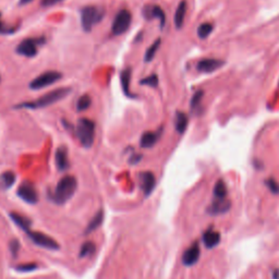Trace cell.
I'll return each mask as SVG.
<instances>
[{"label":"cell","mask_w":279,"mask_h":279,"mask_svg":"<svg viewBox=\"0 0 279 279\" xmlns=\"http://www.w3.org/2000/svg\"><path fill=\"white\" fill-rule=\"evenodd\" d=\"M71 92V88L68 87H60L57 88V90L51 91L49 93H46L45 95H43L42 97H39L38 99L35 101H29V103H24L21 104L17 107H23V108H28V109H38V108H44L47 107V106H50L52 104L57 103V101L61 100L65 98L66 96H68Z\"/></svg>","instance_id":"cell-1"},{"label":"cell","mask_w":279,"mask_h":279,"mask_svg":"<svg viewBox=\"0 0 279 279\" xmlns=\"http://www.w3.org/2000/svg\"><path fill=\"white\" fill-rule=\"evenodd\" d=\"M77 179L73 176H65L57 184L52 200L57 204H64L72 197L75 190H77Z\"/></svg>","instance_id":"cell-2"},{"label":"cell","mask_w":279,"mask_h":279,"mask_svg":"<svg viewBox=\"0 0 279 279\" xmlns=\"http://www.w3.org/2000/svg\"><path fill=\"white\" fill-rule=\"evenodd\" d=\"M77 138L83 148H91L95 140V123L87 118H81L77 125Z\"/></svg>","instance_id":"cell-3"},{"label":"cell","mask_w":279,"mask_h":279,"mask_svg":"<svg viewBox=\"0 0 279 279\" xmlns=\"http://www.w3.org/2000/svg\"><path fill=\"white\" fill-rule=\"evenodd\" d=\"M104 16L105 11L103 8L96 6L84 7L81 10V24L83 30L85 32H90L96 24L103 20Z\"/></svg>","instance_id":"cell-4"},{"label":"cell","mask_w":279,"mask_h":279,"mask_svg":"<svg viewBox=\"0 0 279 279\" xmlns=\"http://www.w3.org/2000/svg\"><path fill=\"white\" fill-rule=\"evenodd\" d=\"M61 78H63V74L60 72H57V71H47V72L39 74L33 81H31L30 88H32L34 91L42 90V88H45L47 86L52 85V84L56 82H58Z\"/></svg>","instance_id":"cell-5"},{"label":"cell","mask_w":279,"mask_h":279,"mask_svg":"<svg viewBox=\"0 0 279 279\" xmlns=\"http://www.w3.org/2000/svg\"><path fill=\"white\" fill-rule=\"evenodd\" d=\"M131 21H132V16L130 11L126 10V9L120 10L117 13L113 21V26H112L113 33L115 35H121L123 33H126L130 28Z\"/></svg>","instance_id":"cell-6"},{"label":"cell","mask_w":279,"mask_h":279,"mask_svg":"<svg viewBox=\"0 0 279 279\" xmlns=\"http://www.w3.org/2000/svg\"><path fill=\"white\" fill-rule=\"evenodd\" d=\"M43 41L38 38H26L16 46V52L21 56L33 58L37 55V47Z\"/></svg>","instance_id":"cell-7"},{"label":"cell","mask_w":279,"mask_h":279,"mask_svg":"<svg viewBox=\"0 0 279 279\" xmlns=\"http://www.w3.org/2000/svg\"><path fill=\"white\" fill-rule=\"evenodd\" d=\"M26 233L29 234V237L32 239L33 242L36 243V245L39 246L45 247V249H49V250L59 249L58 242L55 241L54 239L49 236H47V234L45 233H42L38 231H32V230H30V231H28Z\"/></svg>","instance_id":"cell-8"},{"label":"cell","mask_w":279,"mask_h":279,"mask_svg":"<svg viewBox=\"0 0 279 279\" xmlns=\"http://www.w3.org/2000/svg\"><path fill=\"white\" fill-rule=\"evenodd\" d=\"M17 196L26 203H30V204H35L38 200L36 189L30 182H24L20 185L19 189H17Z\"/></svg>","instance_id":"cell-9"},{"label":"cell","mask_w":279,"mask_h":279,"mask_svg":"<svg viewBox=\"0 0 279 279\" xmlns=\"http://www.w3.org/2000/svg\"><path fill=\"white\" fill-rule=\"evenodd\" d=\"M143 16H145V19L148 20H153V19H158L161 22V28H164L166 23V16L165 12H164L163 9L156 6V4H150V6H146L143 9Z\"/></svg>","instance_id":"cell-10"},{"label":"cell","mask_w":279,"mask_h":279,"mask_svg":"<svg viewBox=\"0 0 279 279\" xmlns=\"http://www.w3.org/2000/svg\"><path fill=\"white\" fill-rule=\"evenodd\" d=\"M200 255H201L200 245H198L197 242H194L191 246L188 247V249L184 251V253L182 255V263L185 266H192V265L196 264L198 259H200Z\"/></svg>","instance_id":"cell-11"},{"label":"cell","mask_w":279,"mask_h":279,"mask_svg":"<svg viewBox=\"0 0 279 279\" xmlns=\"http://www.w3.org/2000/svg\"><path fill=\"white\" fill-rule=\"evenodd\" d=\"M140 183L142 190H143V193L146 197H148L149 194L153 192L155 184H156V179H155L153 172L150 171L142 172L140 175Z\"/></svg>","instance_id":"cell-12"},{"label":"cell","mask_w":279,"mask_h":279,"mask_svg":"<svg viewBox=\"0 0 279 279\" xmlns=\"http://www.w3.org/2000/svg\"><path fill=\"white\" fill-rule=\"evenodd\" d=\"M223 66H224V61H221L219 59L207 58V59H202L201 61H198L197 68L198 71H200V72L210 73V72H213V71L221 68Z\"/></svg>","instance_id":"cell-13"},{"label":"cell","mask_w":279,"mask_h":279,"mask_svg":"<svg viewBox=\"0 0 279 279\" xmlns=\"http://www.w3.org/2000/svg\"><path fill=\"white\" fill-rule=\"evenodd\" d=\"M231 203L227 198H215L211 206L209 207V213L212 215H220L228 212Z\"/></svg>","instance_id":"cell-14"},{"label":"cell","mask_w":279,"mask_h":279,"mask_svg":"<svg viewBox=\"0 0 279 279\" xmlns=\"http://www.w3.org/2000/svg\"><path fill=\"white\" fill-rule=\"evenodd\" d=\"M161 135H162V129H159L158 131L145 132V133L142 134L141 140H140L141 148H153V146L158 142Z\"/></svg>","instance_id":"cell-15"},{"label":"cell","mask_w":279,"mask_h":279,"mask_svg":"<svg viewBox=\"0 0 279 279\" xmlns=\"http://www.w3.org/2000/svg\"><path fill=\"white\" fill-rule=\"evenodd\" d=\"M56 165L60 171L67 170L70 166L68 150L64 146H60L56 150Z\"/></svg>","instance_id":"cell-16"},{"label":"cell","mask_w":279,"mask_h":279,"mask_svg":"<svg viewBox=\"0 0 279 279\" xmlns=\"http://www.w3.org/2000/svg\"><path fill=\"white\" fill-rule=\"evenodd\" d=\"M221 236L218 231H215L212 228L207 229L206 231L203 233V242L206 247H210V249H213L219 245Z\"/></svg>","instance_id":"cell-17"},{"label":"cell","mask_w":279,"mask_h":279,"mask_svg":"<svg viewBox=\"0 0 279 279\" xmlns=\"http://www.w3.org/2000/svg\"><path fill=\"white\" fill-rule=\"evenodd\" d=\"M187 2L182 0L177 7V10L175 13V25L176 28L180 30L182 28L184 24V20H185V16H187Z\"/></svg>","instance_id":"cell-18"},{"label":"cell","mask_w":279,"mask_h":279,"mask_svg":"<svg viewBox=\"0 0 279 279\" xmlns=\"http://www.w3.org/2000/svg\"><path fill=\"white\" fill-rule=\"evenodd\" d=\"M188 123H189V119L188 116L182 112H177L176 117H175V128L178 133L182 134L185 132L188 128Z\"/></svg>","instance_id":"cell-19"},{"label":"cell","mask_w":279,"mask_h":279,"mask_svg":"<svg viewBox=\"0 0 279 279\" xmlns=\"http://www.w3.org/2000/svg\"><path fill=\"white\" fill-rule=\"evenodd\" d=\"M130 80H131V69L127 68L121 72L120 75V81H121V86L122 90L125 92V94L129 97H134L133 95H131L130 91Z\"/></svg>","instance_id":"cell-20"},{"label":"cell","mask_w":279,"mask_h":279,"mask_svg":"<svg viewBox=\"0 0 279 279\" xmlns=\"http://www.w3.org/2000/svg\"><path fill=\"white\" fill-rule=\"evenodd\" d=\"M10 216H11V219L15 221V223L19 226L21 229H23L25 232L30 231L31 230V227H30L31 221L28 218H25L24 216L17 214V213H11Z\"/></svg>","instance_id":"cell-21"},{"label":"cell","mask_w":279,"mask_h":279,"mask_svg":"<svg viewBox=\"0 0 279 279\" xmlns=\"http://www.w3.org/2000/svg\"><path fill=\"white\" fill-rule=\"evenodd\" d=\"M161 44H162L161 38H157L156 41H155L152 45L148 48V50H146L145 55H144L145 63H149V61H152L155 58V55H156L159 47H161Z\"/></svg>","instance_id":"cell-22"},{"label":"cell","mask_w":279,"mask_h":279,"mask_svg":"<svg viewBox=\"0 0 279 279\" xmlns=\"http://www.w3.org/2000/svg\"><path fill=\"white\" fill-rule=\"evenodd\" d=\"M103 220H104V212L100 210L94 217H93L91 223L88 224L86 228V233H90L96 230L101 225V223H103Z\"/></svg>","instance_id":"cell-23"},{"label":"cell","mask_w":279,"mask_h":279,"mask_svg":"<svg viewBox=\"0 0 279 279\" xmlns=\"http://www.w3.org/2000/svg\"><path fill=\"white\" fill-rule=\"evenodd\" d=\"M214 197L215 198H226L227 197V187L224 180H218L214 187Z\"/></svg>","instance_id":"cell-24"},{"label":"cell","mask_w":279,"mask_h":279,"mask_svg":"<svg viewBox=\"0 0 279 279\" xmlns=\"http://www.w3.org/2000/svg\"><path fill=\"white\" fill-rule=\"evenodd\" d=\"M213 31V24L206 22V23H203L197 28V36L201 39H205L211 35Z\"/></svg>","instance_id":"cell-25"},{"label":"cell","mask_w":279,"mask_h":279,"mask_svg":"<svg viewBox=\"0 0 279 279\" xmlns=\"http://www.w3.org/2000/svg\"><path fill=\"white\" fill-rule=\"evenodd\" d=\"M2 185L6 189L10 188L11 185L16 182V175L13 174L12 171H6L4 174L1 175V178H0Z\"/></svg>","instance_id":"cell-26"},{"label":"cell","mask_w":279,"mask_h":279,"mask_svg":"<svg viewBox=\"0 0 279 279\" xmlns=\"http://www.w3.org/2000/svg\"><path fill=\"white\" fill-rule=\"evenodd\" d=\"M92 104V99L88 95H82L77 101V109L78 112H84L87 108H90V106Z\"/></svg>","instance_id":"cell-27"},{"label":"cell","mask_w":279,"mask_h":279,"mask_svg":"<svg viewBox=\"0 0 279 279\" xmlns=\"http://www.w3.org/2000/svg\"><path fill=\"white\" fill-rule=\"evenodd\" d=\"M203 96H204V92L203 91H197L196 94L192 96V98H191V110L192 112H196V110L200 109L202 100H203Z\"/></svg>","instance_id":"cell-28"},{"label":"cell","mask_w":279,"mask_h":279,"mask_svg":"<svg viewBox=\"0 0 279 279\" xmlns=\"http://www.w3.org/2000/svg\"><path fill=\"white\" fill-rule=\"evenodd\" d=\"M95 250H96V246L94 243L91 241L85 242L81 246V250H80V256H81V258H86V256L92 255L93 253H94Z\"/></svg>","instance_id":"cell-29"},{"label":"cell","mask_w":279,"mask_h":279,"mask_svg":"<svg viewBox=\"0 0 279 279\" xmlns=\"http://www.w3.org/2000/svg\"><path fill=\"white\" fill-rule=\"evenodd\" d=\"M141 85H146L150 87H156L158 85V77L157 74H150L148 77H146L144 79H142L140 81Z\"/></svg>","instance_id":"cell-30"},{"label":"cell","mask_w":279,"mask_h":279,"mask_svg":"<svg viewBox=\"0 0 279 279\" xmlns=\"http://www.w3.org/2000/svg\"><path fill=\"white\" fill-rule=\"evenodd\" d=\"M265 184L267 185V188L269 189V191L274 194H278L279 193V183L275 179L273 178H268L266 181H265Z\"/></svg>","instance_id":"cell-31"},{"label":"cell","mask_w":279,"mask_h":279,"mask_svg":"<svg viewBox=\"0 0 279 279\" xmlns=\"http://www.w3.org/2000/svg\"><path fill=\"white\" fill-rule=\"evenodd\" d=\"M37 268V265L36 264H33V263H29V264H23V265H19V266L16 267V269L19 272H33L34 269Z\"/></svg>","instance_id":"cell-32"},{"label":"cell","mask_w":279,"mask_h":279,"mask_svg":"<svg viewBox=\"0 0 279 279\" xmlns=\"http://www.w3.org/2000/svg\"><path fill=\"white\" fill-rule=\"evenodd\" d=\"M15 32H16L15 28H9L6 24H3L2 22H0V34H11Z\"/></svg>","instance_id":"cell-33"},{"label":"cell","mask_w":279,"mask_h":279,"mask_svg":"<svg viewBox=\"0 0 279 279\" xmlns=\"http://www.w3.org/2000/svg\"><path fill=\"white\" fill-rule=\"evenodd\" d=\"M19 247H20L19 241H17V240H12V241H11V243H10V249H11L12 254L15 255V256L16 255L17 251H19Z\"/></svg>","instance_id":"cell-34"},{"label":"cell","mask_w":279,"mask_h":279,"mask_svg":"<svg viewBox=\"0 0 279 279\" xmlns=\"http://www.w3.org/2000/svg\"><path fill=\"white\" fill-rule=\"evenodd\" d=\"M60 1H63V0H42V6L43 7H50V6H54V4L58 3Z\"/></svg>","instance_id":"cell-35"},{"label":"cell","mask_w":279,"mask_h":279,"mask_svg":"<svg viewBox=\"0 0 279 279\" xmlns=\"http://www.w3.org/2000/svg\"><path fill=\"white\" fill-rule=\"evenodd\" d=\"M140 159H141V155H136V154H134L133 156L131 157L130 162H131V164H136V163H139Z\"/></svg>","instance_id":"cell-36"},{"label":"cell","mask_w":279,"mask_h":279,"mask_svg":"<svg viewBox=\"0 0 279 279\" xmlns=\"http://www.w3.org/2000/svg\"><path fill=\"white\" fill-rule=\"evenodd\" d=\"M34 1V0H20V4H26V3H30V2H32Z\"/></svg>","instance_id":"cell-37"},{"label":"cell","mask_w":279,"mask_h":279,"mask_svg":"<svg viewBox=\"0 0 279 279\" xmlns=\"http://www.w3.org/2000/svg\"><path fill=\"white\" fill-rule=\"evenodd\" d=\"M273 276H274V279H279V271H278V269H276V271L274 272Z\"/></svg>","instance_id":"cell-38"}]
</instances>
